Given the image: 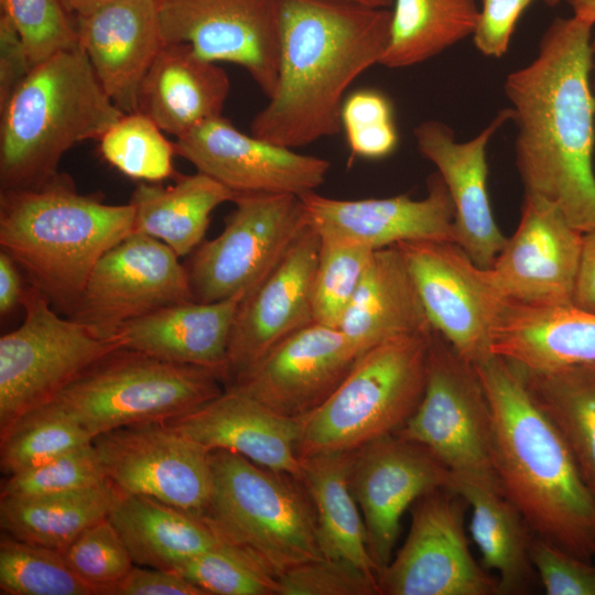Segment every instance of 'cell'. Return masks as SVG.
Segmentation results:
<instances>
[{
  "mask_svg": "<svg viewBox=\"0 0 595 595\" xmlns=\"http://www.w3.org/2000/svg\"><path fill=\"white\" fill-rule=\"evenodd\" d=\"M320 236L310 226L273 271L239 304L226 366V386L277 344L314 323L313 277Z\"/></svg>",
  "mask_w": 595,
  "mask_h": 595,
  "instance_id": "22",
  "label": "cell"
},
{
  "mask_svg": "<svg viewBox=\"0 0 595 595\" xmlns=\"http://www.w3.org/2000/svg\"><path fill=\"white\" fill-rule=\"evenodd\" d=\"M318 236L312 285L313 321L338 328L375 250L350 240Z\"/></svg>",
  "mask_w": 595,
  "mask_h": 595,
  "instance_id": "40",
  "label": "cell"
},
{
  "mask_svg": "<svg viewBox=\"0 0 595 595\" xmlns=\"http://www.w3.org/2000/svg\"><path fill=\"white\" fill-rule=\"evenodd\" d=\"M0 593L4 595H94L61 551L15 539H0Z\"/></svg>",
  "mask_w": 595,
  "mask_h": 595,
  "instance_id": "39",
  "label": "cell"
},
{
  "mask_svg": "<svg viewBox=\"0 0 595 595\" xmlns=\"http://www.w3.org/2000/svg\"><path fill=\"white\" fill-rule=\"evenodd\" d=\"M548 6L555 7L560 3L561 0H543Z\"/></svg>",
  "mask_w": 595,
  "mask_h": 595,
  "instance_id": "56",
  "label": "cell"
},
{
  "mask_svg": "<svg viewBox=\"0 0 595 595\" xmlns=\"http://www.w3.org/2000/svg\"><path fill=\"white\" fill-rule=\"evenodd\" d=\"M123 115L79 45L34 65L0 109V191L44 184L71 148Z\"/></svg>",
  "mask_w": 595,
  "mask_h": 595,
  "instance_id": "5",
  "label": "cell"
},
{
  "mask_svg": "<svg viewBox=\"0 0 595 595\" xmlns=\"http://www.w3.org/2000/svg\"><path fill=\"white\" fill-rule=\"evenodd\" d=\"M508 119H512L511 108L500 110L476 137L464 142L456 141L453 130L439 120L423 121L414 129L419 152L436 166L451 196L455 244L484 269L493 266L507 242L489 201L486 149Z\"/></svg>",
  "mask_w": 595,
  "mask_h": 595,
  "instance_id": "23",
  "label": "cell"
},
{
  "mask_svg": "<svg viewBox=\"0 0 595 595\" xmlns=\"http://www.w3.org/2000/svg\"><path fill=\"white\" fill-rule=\"evenodd\" d=\"M220 382L208 369L119 348L48 402L95 439L119 428L182 416L218 397Z\"/></svg>",
  "mask_w": 595,
  "mask_h": 595,
  "instance_id": "8",
  "label": "cell"
},
{
  "mask_svg": "<svg viewBox=\"0 0 595 595\" xmlns=\"http://www.w3.org/2000/svg\"><path fill=\"white\" fill-rule=\"evenodd\" d=\"M24 290L17 262L6 251L0 252V314L8 316L21 304Z\"/></svg>",
  "mask_w": 595,
  "mask_h": 595,
  "instance_id": "52",
  "label": "cell"
},
{
  "mask_svg": "<svg viewBox=\"0 0 595 595\" xmlns=\"http://www.w3.org/2000/svg\"><path fill=\"white\" fill-rule=\"evenodd\" d=\"M130 203L80 194L58 172L44 184L0 191V246L55 310L71 316L99 259L133 232Z\"/></svg>",
  "mask_w": 595,
  "mask_h": 595,
  "instance_id": "4",
  "label": "cell"
},
{
  "mask_svg": "<svg viewBox=\"0 0 595 595\" xmlns=\"http://www.w3.org/2000/svg\"><path fill=\"white\" fill-rule=\"evenodd\" d=\"M531 559L548 595H595V559H580L536 537Z\"/></svg>",
  "mask_w": 595,
  "mask_h": 595,
  "instance_id": "47",
  "label": "cell"
},
{
  "mask_svg": "<svg viewBox=\"0 0 595 595\" xmlns=\"http://www.w3.org/2000/svg\"><path fill=\"white\" fill-rule=\"evenodd\" d=\"M475 367L489 404L501 493L536 538L595 559V497L563 437L531 399L515 364L490 355Z\"/></svg>",
  "mask_w": 595,
  "mask_h": 595,
  "instance_id": "3",
  "label": "cell"
},
{
  "mask_svg": "<svg viewBox=\"0 0 595 595\" xmlns=\"http://www.w3.org/2000/svg\"><path fill=\"white\" fill-rule=\"evenodd\" d=\"M119 491L108 480L72 491L1 498L2 532L63 552L86 529L108 517Z\"/></svg>",
  "mask_w": 595,
  "mask_h": 595,
  "instance_id": "34",
  "label": "cell"
},
{
  "mask_svg": "<svg viewBox=\"0 0 595 595\" xmlns=\"http://www.w3.org/2000/svg\"><path fill=\"white\" fill-rule=\"evenodd\" d=\"M278 83L251 134L290 149L339 132L349 86L380 64L391 11L342 0H278Z\"/></svg>",
  "mask_w": 595,
  "mask_h": 595,
  "instance_id": "2",
  "label": "cell"
},
{
  "mask_svg": "<svg viewBox=\"0 0 595 595\" xmlns=\"http://www.w3.org/2000/svg\"><path fill=\"white\" fill-rule=\"evenodd\" d=\"M176 155L236 195L314 192L326 178L329 161L240 132L219 116L174 141Z\"/></svg>",
  "mask_w": 595,
  "mask_h": 595,
  "instance_id": "19",
  "label": "cell"
},
{
  "mask_svg": "<svg viewBox=\"0 0 595 595\" xmlns=\"http://www.w3.org/2000/svg\"><path fill=\"white\" fill-rule=\"evenodd\" d=\"M106 482L105 470L91 442L44 464L7 476L1 485V498L65 493Z\"/></svg>",
  "mask_w": 595,
  "mask_h": 595,
  "instance_id": "43",
  "label": "cell"
},
{
  "mask_svg": "<svg viewBox=\"0 0 595 595\" xmlns=\"http://www.w3.org/2000/svg\"><path fill=\"white\" fill-rule=\"evenodd\" d=\"M359 356L339 328L312 323L272 347L226 389L300 420L332 396Z\"/></svg>",
  "mask_w": 595,
  "mask_h": 595,
  "instance_id": "18",
  "label": "cell"
},
{
  "mask_svg": "<svg viewBox=\"0 0 595 595\" xmlns=\"http://www.w3.org/2000/svg\"><path fill=\"white\" fill-rule=\"evenodd\" d=\"M490 351L530 370L595 363V312L508 300L493 328Z\"/></svg>",
  "mask_w": 595,
  "mask_h": 595,
  "instance_id": "28",
  "label": "cell"
},
{
  "mask_svg": "<svg viewBox=\"0 0 595 595\" xmlns=\"http://www.w3.org/2000/svg\"><path fill=\"white\" fill-rule=\"evenodd\" d=\"M107 480L202 516L212 494L209 452L167 422L119 428L93 440Z\"/></svg>",
  "mask_w": 595,
  "mask_h": 595,
  "instance_id": "15",
  "label": "cell"
},
{
  "mask_svg": "<svg viewBox=\"0 0 595 595\" xmlns=\"http://www.w3.org/2000/svg\"><path fill=\"white\" fill-rule=\"evenodd\" d=\"M533 0H482L473 31L476 48L484 55L501 57L508 50L516 24Z\"/></svg>",
  "mask_w": 595,
  "mask_h": 595,
  "instance_id": "48",
  "label": "cell"
},
{
  "mask_svg": "<svg viewBox=\"0 0 595 595\" xmlns=\"http://www.w3.org/2000/svg\"><path fill=\"white\" fill-rule=\"evenodd\" d=\"M370 8L387 9L393 3V0H342Z\"/></svg>",
  "mask_w": 595,
  "mask_h": 595,
  "instance_id": "55",
  "label": "cell"
},
{
  "mask_svg": "<svg viewBox=\"0 0 595 595\" xmlns=\"http://www.w3.org/2000/svg\"><path fill=\"white\" fill-rule=\"evenodd\" d=\"M242 300V295H236L216 302L167 305L128 322L116 336L122 348L205 368L225 382L229 338Z\"/></svg>",
  "mask_w": 595,
  "mask_h": 595,
  "instance_id": "26",
  "label": "cell"
},
{
  "mask_svg": "<svg viewBox=\"0 0 595 595\" xmlns=\"http://www.w3.org/2000/svg\"><path fill=\"white\" fill-rule=\"evenodd\" d=\"M62 553L72 571L94 595H107L134 565L108 517L86 529Z\"/></svg>",
  "mask_w": 595,
  "mask_h": 595,
  "instance_id": "42",
  "label": "cell"
},
{
  "mask_svg": "<svg viewBox=\"0 0 595 595\" xmlns=\"http://www.w3.org/2000/svg\"><path fill=\"white\" fill-rule=\"evenodd\" d=\"M279 595H379L378 580L354 564L322 558L296 565L279 578Z\"/></svg>",
  "mask_w": 595,
  "mask_h": 595,
  "instance_id": "46",
  "label": "cell"
},
{
  "mask_svg": "<svg viewBox=\"0 0 595 595\" xmlns=\"http://www.w3.org/2000/svg\"><path fill=\"white\" fill-rule=\"evenodd\" d=\"M307 225L321 236L350 240L372 250L405 241L455 242L454 206L436 172L422 199L408 195L336 199L315 191L300 196Z\"/></svg>",
  "mask_w": 595,
  "mask_h": 595,
  "instance_id": "21",
  "label": "cell"
},
{
  "mask_svg": "<svg viewBox=\"0 0 595 595\" xmlns=\"http://www.w3.org/2000/svg\"><path fill=\"white\" fill-rule=\"evenodd\" d=\"M164 43L236 64L270 98L278 83V0H154Z\"/></svg>",
  "mask_w": 595,
  "mask_h": 595,
  "instance_id": "16",
  "label": "cell"
},
{
  "mask_svg": "<svg viewBox=\"0 0 595 595\" xmlns=\"http://www.w3.org/2000/svg\"><path fill=\"white\" fill-rule=\"evenodd\" d=\"M74 20L107 95L122 112L137 111L141 84L164 45L155 1L115 0Z\"/></svg>",
  "mask_w": 595,
  "mask_h": 595,
  "instance_id": "24",
  "label": "cell"
},
{
  "mask_svg": "<svg viewBox=\"0 0 595 595\" xmlns=\"http://www.w3.org/2000/svg\"><path fill=\"white\" fill-rule=\"evenodd\" d=\"M107 595H206L175 572L134 564Z\"/></svg>",
  "mask_w": 595,
  "mask_h": 595,
  "instance_id": "49",
  "label": "cell"
},
{
  "mask_svg": "<svg viewBox=\"0 0 595 595\" xmlns=\"http://www.w3.org/2000/svg\"><path fill=\"white\" fill-rule=\"evenodd\" d=\"M145 115L125 113L98 139L102 158L122 174L149 183L180 175L174 142Z\"/></svg>",
  "mask_w": 595,
  "mask_h": 595,
  "instance_id": "38",
  "label": "cell"
},
{
  "mask_svg": "<svg viewBox=\"0 0 595 595\" xmlns=\"http://www.w3.org/2000/svg\"><path fill=\"white\" fill-rule=\"evenodd\" d=\"M212 494L202 517L218 537L279 578L324 558L316 515L302 480L228 450L209 452Z\"/></svg>",
  "mask_w": 595,
  "mask_h": 595,
  "instance_id": "6",
  "label": "cell"
},
{
  "mask_svg": "<svg viewBox=\"0 0 595 595\" xmlns=\"http://www.w3.org/2000/svg\"><path fill=\"white\" fill-rule=\"evenodd\" d=\"M572 304L595 312V229L583 232Z\"/></svg>",
  "mask_w": 595,
  "mask_h": 595,
  "instance_id": "51",
  "label": "cell"
},
{
  "mask_svg": "<svg viewBox=\"0 0 595 595\" xmlns=\"http://www.w3.org/2000/svg\"><path fill=\"white\" fill-rule=\"evenodd\" d=\"M583 232L550 202L524 194L518 227L489 268L507 300L572 304Z\"/></svg>",
  "mask_w": 595,
  "mask_h": 595,
  "instance_id": "20",
  "label": "cell"
},
{
  "mask_svg": "<svg viewBox=\"0 0 595 595\" xmlns=\"http://www.w3.org/2000/svg\"><path fill=\"white\" fill-rule=\"evenodd\" d=\"M227 73L185 43H164L139 90L137 111L180 138L221 116L229 94Z\"/></svg>",
  "mask_w": 595,
  "mask_h": 595,
  "instance_id": "27",
  "label": "cell"
},
{
  "mask_svg": "<svg viewBox=\"0 0 595 595\" xmlns=\"http://www.w3.org/2000/svg\"><path fill=\"white\" fill-rule=\"evenodd\" d=\"M353 452H325L300 458L302 482L312 499L324 558L354 564L378 580L365 522L350 487Z\"/></svg>",
  "mask_w": 595,
  "mask_h": 595,
  "instance_id": "33",
  "label": "cell"
},
{
  "mask_svg": "<svg viewBox=\"0 0 595 595\" xmlns=\"http://www.w3.org/2000/svg\"><path fill=\"white\" fill-rule=\"evenodd\" d=\"M338 328L360 355L387 339L433 329L397 245L374 251Z\"/></svg>",
  "mask_w": 595,
  "mask_h": 595,
  "instance_id": "29",
  "label": "cell"
},
{
  "mask_svg": "<svg viewBox=\"0 0 595 595\" xmlns=\"http://www.w3.org/2000/svg\"><path fill=\"white\" fill-rule=\"evenodd\" d=\"M115 0H61L65 9L75 17L87 15Z\"/></svg>",
  "mask_w": 595,
  "mask_h": 595,
  "instance_id": "53",
  "label": "cell"
},
{
  "mask_svg": "<svg viewBox=\"0 0 595 595\" xmlns=\"http://www.w3.org/2000/svg\"><path fill=\"white\" fill-rule=\"evenodd\" d=\"M188 301L195 299L180 257L159 239L132 232L99 259L67 317L115 337L132 320Z\"/></svg>",
  "mask_w": 595,
  "mask_h": 595,
  "instance_id": "14",
  "label": "cell"
},
{
  "mask_svg": "<svg viewBox=\"0 0 595 595\" xmlns=\"http://www.w3.org/2000/svg\"><path fill=\"white\" fill-rule=\"evenodd\" d=\"M397 246L432 327L474 365L489 357L493 328L508 301L490 269L477 266L452 241Z\"/></svg>",
  "mask_w": 595,
  "mask_h": 595,
  "instance_id": "13",
  "label": "cell"
},
{
  "mask_svg": "<svg viewBox=\"0 0 595 595\" xmlns=\"http://www.w3.org/2000/svg\"><path fill=\"white\" fill-rule=\"evenodd\" d=\"M592 28L574 15L554 19L537 56L505 82L524 194L555 205L581 232L595 229Z\"/></svg>",
  "mask_w": 595,
  "mask_h": 595,
  "instance_id": "1",
  "label": "cell"
},
{
  "mask_svg": "<svg viewBox=\"0 0 595 595\" xmlns=\"http://www.w3.org/2000/svg\"><path fill=\"white\" fill-rule=\"evenodd\" d=\"M235 197L228 187L198 171L180 174L169 186L139 183L129 202L134 209L133 232L159 239L185 257L203 242L213 210Z\"/></svg>",
  "mask_w": 595,
  "mask_h": 595,
  "instance_id": "32",
  "label": "cell"
},
{
  "mask_svg": "<svg viewBox=\"0 0 595 595\" xmlns=\"http://www.w3.org/2000/svg\"><path fill=\"white\" fill-rule=\"evenodd\" d=\"M340 125L351 155L381 159L397 148L392 104L379 90L358 89L347 95L340 110Z\"/></svg>",
  "mask_w": 595,
  "mask_h": 595,
  "instance_id": "45",
  "label": "cell"
},
{
  "mask_svg": "<svg viewBox=\"0 0 595 595\" xmlns=\"http://www.w3.org/2000/svg\"><path fill=\"white\" fill-rule=\"evenodd\" d=\"M573 11V15L594 25L595 0H565Z\"/></svg>",
  "mask_w": 595,
  "mask_h": 595,
  "instance_id": "54",
  "label": "cell"
},
{
  "mask_svg": "<svg viewBox=\"0 0 595 595\" xmlns=\"http://www.w3.org/2000/svg\"><path fill=\"white\" fill-rule=\"evenodd\" d=\"M0 440L1 470L10 476L87 445L94 439L77 421L47 402L19 418Z\"/></svg>",
  "mask_w": 595,
  "mask_h": 595,
  "instance_id": "37",
  "label": "cell"
},
{
  "mask_svg": "<svg viewBox=\"0 0 595 595\" xmlns=\"http://www.w3.org/2000/svg\"><path fill=\"white\" fill-rule=\"evenodd\" d=\"M166 422L208 452L232 451L302 480L301 420L277 414L246 394L225 389L202 407Z\"/></svg>",
  "mask_w": 595,
  "mask_h": 595,
  "instance_id": "25",
  "label": "cell"
},
{
  "mask_svg": "<svg viewBox=\"0 0 595 595\" xmlns=\"http://www.w3.org/2000/svg\"><path fill=\"white\" fill-rule=\"evenodd\" d=\"M34 65L79 45L75 20L61 0H0Z\"/></svg>",
  "mask_w": 595,
  "mask_h": 595,
  "instance_id": "44",
  "label": "cell"
},
{
  "mask_svg": "<svg viewBox=\"0 0 595 595\" xmlns=\"http://www.w3.org/2000/svg\"><path fill=\"white\" fill-rule=\"evenodd\" d=\"M223 231L203 241L186 267L195 301L249 295L307 228L300 196L238 194Z\"/></svg>",
  "mask_w": 595,
  "mask_h": 595,
  "instance_id": "11",
  "label": "cell"
},
{
  "mask_svg": "<svg viewBox=\"0 0 595 595\" xmlns=\"http://www.w3.org/2000/svg\"><path fill=\"white\" fill-rule=\"evenodd\" d=\"M478 13L475 0H394L380 65L408 67L437 55L473 34Z\"/></svg>",
  "mask_w": 595,
  "mask_h": 595,
  "instance_id": "36",
  "label": "cell"
},
{
  "mask_svg": "<svg viewBox=\"0 0 595 595\" xmlns=\"http://www.w3.org/2000/svg\"><path fill=\"white\" fill-rule=\"evenodd\" d=\"M592 46H593V52L595 54V40L592 41ZM593 93H594V98H595V83H594V91Z\"/></svg>",
  "mask_w": 595,
  "mask_h": 595,
  "instance_id": "57",
  "label": "cell"
},
{
  "mask_svg": "<svg viewBox=\"0 0 595 595\" xmlns=\"http://www.w3.org/2000/svg\"><path fill=\"white\" fill-rule=\"evenodd\" d=\"M467 501L451 488L415 501L403 545L380 573L385 595H498V580L474 559L465 531Z\"/></svg>",
  "mask_w": 595,
  "mask_h": 595,
  "instance_id": "12",
  "label": "cell"
},
{
  "mask_svg": "<svg viewBox=\"0 0 595 595\" xmlns=\"http://www.w3.org/2000/svg\"><path fill=\"white\" fill-rule=\"evenodd\" d=\"M33 64L11 20L0 13V109L28 77Z\"/></svg>",
  "mask_w": 595,
  "mask_h": 595,
  "instance_id": "50",
  "label": "cell"
},
{
  "mask_svg": "<svg viewBox=\"0 0 595 595\" xmlns=\"http://www.w3.org/2000/svg\"><path fill=\"white\" fill-rule=\"evenodd\" d=\"M350 487L379 575L393 558L404 511L439 488H451V470L422 445L396 433L354 451Z\"/></svg>",
  "mask_w": 595,
  "mask_h": 595,
  "instance_id": "17",
  "label": "cell"
},
{
  "mask_svg": "<svg viewBox=\"0 0 595 595\" xmlns=\"http://www.w3.org/2000/svg\"><path fill=\"white\" fill-rule=\"evenodd\" d=\"M517 367L531 399L563 437L595 497V363L548 370Z\"/></svg>",
  "mask_w": 595,
  "mask_h": 595,
  "instance_id": "35",
  "label": "cell"
},
{
  "mask_svg": "<svg viewBox=\"0 0 595 595\" xmlns=\"http://www.w3.org/2000/svg\"><path fill=\"white\" fill-rule=\"evenodd\" d=\"M433 329L387 339L361 354L332 396L300 419L299 457L353 452L398 432L423 397Z\"/></svg>",
  "mask_w": 595,
  "mask_h": 595,
  "instance_id": "7",
  "label": "cell"
},
{
  "mask_svg": "<svg viewBox=\"0 0 595 595\" xmlns=\"http://www.w3.org/2000/svg\"><path fill=\"white\" fill-rule=\"evenodd\" d=\"M206 595H279V581L244 550L221 540L174 570Z\"/></svg>",
  "mask_w": 595,
  "mask_h": 595,
  "instance_id": "41",
  "label": "cell"
},
{
  "mask_svg": "<svg viewBox=\"0 0 595 595\" xmlns=\"http://www.w3.org/2000/svg\"><path fill=\"white\" fill-rule=\"evenodd\" d=\"M396 434L430 451L453 478L499 487L490 452V411L475 365L435 329L420 404Z\"/></svg>",
  "mask_w": 595,
  "mask_h": 595,
  "instance_id": "10",
  "label": "cell"
},
{
  "mask_svg": "<svg viewBox=\"0 0 595 595\" xmlns=\"http://www.w3.org/2000/svg\"><path fill=\"white\" fill-rule=\"evenodd\" d=\"M24 320L0 338V435L26 412L51 401L98 360L122 348L57 314L31 285L24 290Z\"/></svg>",
  "mask_w": 595,
  "mask_h": 595,
  "instance_id": "9",
  "label": "cell"
},
{
  "mask_svg": "<svg viewBox=\"0 0 595 595\" xmlns=\"http://www.w3.org/2000/svg\"><path fill=\"white\" fill-rule=\"evenodd\" d=\"M451 489L470 508L469 532L482 565L498 580V595L530 594L539 580L531 559L534 536L519 510L494 485L453 478Z\"/></svg>",
  "mask_w": 595,
  "mask_h": 595,
  "instance_id": "31",
  "label": "cell"
},
{
  "mask_svg": "<svg viewBox=\"0 0 595 595\" xmlns=\"http://www.w3.org/2000/svg\"><path fill=\"white\" fill-rule=\"evenodd\" d=\"M108 519L141 566L174 572L221 542L202 516L149 496L119 491Z\"/></svg>",
  "mask_w": 595,
  "mask_h": 595,
  "instance_id": "30",
  "label": "cell"
}]
</instances>
